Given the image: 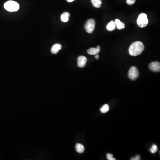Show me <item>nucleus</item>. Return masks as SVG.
Returning a JSON list of instances; mask_svg holds the SVG:
<instances>
[{
	"label": "nucleus",
	"instance_id": "f257e3e1",
	"mask_svg": "<svg viewBox=\"0 0 160 160\" xmlns=\"http://www.w3.org/2000/svg\"><path fill=\"white\" fill-rule=\"evenodd\" d=\"M144 44L141 41H136L131 44L129 49V52L132 56L139 55L144 51Z\"/></svg>",
	"mask_w": 160,
	"mask_h": 160
},
{
	"label": "nucleus",
	"instance_id": "f03ea898",
	"mask_svg": "<svg viewBox=\"0 0 160 160\" xmlns=\"http://www.w3.org/2000/svg\"><path fill=\"white\" fill-rule=\"evenodd\" d=\"M4 7L6 10L9 12H15L19 10V4L13 1H9L5 3Z\"/></svg>",
	"mask_w": 160,
	"mask_h": 160
},
{
	"label": "nucleus",
	"instance_id": "7ed1b4c3",
	"mask_svg": "<svg viewBox=\"0 0 160 160\" xmlns=\"http://www.w3.org/2000/svg\"><path fill=\"white\" fill-rule=\"evenodd\" d=\"M148 23V19L146 14L143 13L140 14L137 20V23L138 26L141 28H144L147 26Z\"/></svg>",
	"mask_w": 160,
	"mask_h": 160
},
{
	"label": "nucleus",
	"instance_id": "20e7f679",
	"mask_svg": "<svg viewBox=\"0 0 160 160\" xmlns=\"http://www.w3.org/2000/svg\"><path fill=\"white\" fill-rule=\"evenodd\" d=\"M95 25H96V22L94 19H89V20L86 22L84 26L86 32L89 34L92 33L94 30Z\"/></svg>",
	"mask_w": 160,
	"mask_h": 160
},
{
	"label": "nucleus",
	"instance_id": "39448f33",
	"mask_svg": "<svg viewBox=\"0 0 160 160\" xmlns=\"http://www.w3.org/2000/svg\"><path fill=\"white\" fill-rule=\"evenodd\" d=\"M129 77L131 80H135L138 78L139 75V73L137 67L132 66L130 68L129 71Z\"/></svg>",
	"mask_w": 160,
	"mask_h": 160
},
{
	"label": "nucleus",
	"instance_id": "423d86ee",
	"mask_svg": "<svg viewBox=\"0 0 160 160\" xmlns=\"http://www.w3.org/2000/svg\"><path fill=\"white\" fill-rule=\"evenodd\" d=\"M150 70L153 72H158L160 71V63L159 62H153L149 66Z\"/></svg>",
	"mask_w": 160,
	"mask_h": 160
},
{
	"label": "nucleus",
	"instance_id": "0eeeda50",
	"mask_svg": "<svg viewBox=\"0 0 160 160\" xmlns=\"http://www.w3.org/2000/svg\"><path fill=\"white\" fill-rule=\"evenodd\" d=\"M87 59L86 57L83 56L79 57L77 58V65L80 68H83L86 66Z\"/></svg>",
	"mask_w": 160,
	"mask_h": 160
},
{
	"label": "nucleus",
	"instance_id": "6e6552de",
	"mask_svg": "<svg viewBox=\"0 0 160 160\" xmlns=\"http://www.w3.org/2000/svg\"><path fill=\"white\" fill-rule=\"evenodd\" d=\"M62 46L60 44H56L53 45L51 49V52L54 54H56L59 52V51L61 49Z\"/></svg>",
	"mask_w": 160,
	"mask_h": 160
},
{
	"label": "nucleus",
	"instance_id": "1a4fd4ad",
	"mask_svg": "<svg viewBox=\"0 0 160 160\" xmlns=\"http://www.w3.org/2000/svg\"><path fill=\"white\" fill-rule=\"evenodd\" d=\"M115 23L116 26V28L118 29H123L125 27V24L123 22H121V20H118V19H116L115 20Z\"/></svg>",
	"mask_w": 160,
	"mask_h": 160
},
{
	"label": "nucleus",
	"instance_id": "9d476101",
	"mask_svg": "<svg viewBox=\"0 0 160 160\" xmlns=\"http://www.w3.org/2000/svg\"><path fill=\"white\" fill-rule=\"evenodd\" d=\"M70 16V14L68 12H65L61 15V20L64 22H66L69 20V17Z\"/></svg>",
	"mask_w": 160,
	"mask_h": 160
},
{
	"label": "nucleus",
	"instance_id": "9b49d317",
	"mask_svg": "<svg viewBox=\"0 0 160 160\" xmlns=\"http://www.w3.org/2000/svg\"><path fill=\"white\" fill-rule=\"evenodd\" d=\"M75 148H76V151L78 153H82L84 152V147L82 144H79V143L76 144Z\"/></svg>",
	"mask_w": 160,
	"mask_h": 160
},
{
	"label": "nucleus",
	"instance_id": "f8f14e48",
	"mask_svg": "<svg viewBox=\"0 0 160 160\" xmlns=\"http://www.w3.org/2000/svg\"><path fill=\"white\" fill-rule=\"evenodd\" d=\"M100 50L98 49L97 48H90L89 50H88L87 52L90 55H96L98 54Z\"/></svg>",
	"mask_w": 160,
	"mask_h": 160
},
{
	"label": "nucleus",
	"instance_id": "ddd939ff",
	"mask_svg": "<svg viewBox=\"0 0 160 160\" xmlns=\"http://www.w3.org/2000/svg\"><path fill=\"white\" fill-rule=\"evenodd\" d=\"M107 29L109 31L114 30L116 28V24L114 21H111L107 25Z\"/></svg>",
	"mask_w": 160,
	"mask_h": 160
},
{
	"label": "nucleus",
	"instance_id": "4468645a",
	"mask_svg": "<svg viewBox=\"0 0 160 160\" xmlns=\"http://www.w3.org/2000/svg\"><path fill=\"white\" fill-rule=\"evenodd\" d=\"M91 2L93 6L97 8L100 7L102 3L101 0H91Z\"/></svg>",
	"mask_w": 160,
	"mask_h": 160
},
{
	"label": "nucleus",
	"instance_id": "2eb2a0df",
	"mask_svg": "<svg viewBox=\"0 0 160 160\" xmlns=\"http://www.w3.org/2000/svg\"><path fill=\"white\" fill-rule=\"evenodd\" d=\"M109 110V107L108 104H105L100 108V111L102 113H106Z\"/></svg>",
	"mask_w": 160,
	"mask_h": 160
},
{
	"label": "nucleus",
	"instance_id": "dca6fc26",
	"mask_svg": "<svg viewBox=\"0 0 160 160\" xmlns=\"http://www.w3.org/2000/svg\"><path fill=\"white\" fill-rule=\"evenodd\" d=\"M158 150V148L157 146H156V145L153 144V146H152L151 148H150V151L152 153H155Z\"/></svg>",
	"mask_w": 160,
	"mask_h": 160
},
{
	"label": "nucleus",
	"instance_id": "f3484780",
	"mask_svg": "<svg viewBox=\"0 0 160 160\" xmlns=\"http://www.w3.org/2000/svg\"><path fill=\"white\" fill-rule=\"evenodd\" d=\"M107 158L108 160H115L116 159L113 157V154L111 153H108L107 154Z\"/></svg>",
	"mask_w": 160,
	"mask_h": 160
},
{
	"label": "nucleus",
	"instance_id": "a211bd4d",
	"mask_svg": "<svg viewBox=\"0 0 160 160\" xmlns=\"http://www.w3.org/2000/svg\"><path fill=\"white\" fill-rule=\"evenodd\" d=\"M136 0H127L126 3L129 5H132L134 4Z\"/></svg>",
	"mask_w": 160,
	"mask_h": 160
},
{
	"label": "nucleus",
	"instance_id": "6ab92c4d",
	"mask_svg": "<svg viewBox=\"0 0 160 160\" xmlns=\"http://www.w3.org/2000/svg\"><path fill=\"white\" fill-rule=\"evenodd\" d=\"M131 160H141V156L139 155H137L135 157H132L131 159Z\"/></svg>",
	"mask_w": 160,
	"mask_h": 160
},
{
	"label": "nucleus",
	"instance_id": "aec40b11",
	"mask_svg": "<svg viewBox=\"0 0 160 160\" xmlns=\"http://www.w3.org/2000/svg\"><path fill=\"white\" fill-rule=\"evenodd\" d=\"M99 55L98 54H96V56H95V58L97 59H98V58H99Z\"/></svg>",
	"mask_w": 160,
	"mask_h": 160
},
{
	"label": "nucleus",
	"instance_id": "412c9836",
	"mask_svg": "<svg viewBox=\"0 0 160 160\" xmlns=\"http://www.w3.org/2000/svg\"><path fill=\"white\" fill-rule=\"evenodd\" d=\"M67 1L69 2H71L74 1V0H67Z\"/></svg>",
	"mask_w": 160,
	"mask_h": 160
},
{
	"label": "nucleus",
	"instance_id": "4be33fe9",
	"mask_svg": "<svg viewBox=\"0 0 160 160\" xmlns=\"http://www.w3.org/2000/svg\"><path fill=\"white\" fill-rule=\"evenodd\" d=\"M97 49H99V50H100V46H98L97 47Z\"/></svg>",
	"mask_w": 160,
	"mask_h": 160
}]
</instances>
